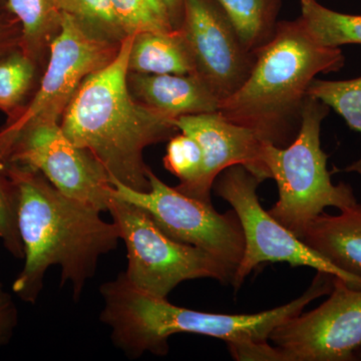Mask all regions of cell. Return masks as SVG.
<instances>
[{
    "mask_svg": "<svg viewBox=\"0 0 361 361\" xmlns=\"http://www.w3.org/2000/svg\"><path fill=\"white\" fill-rule=\"evenodd\" d=\"M18 190V226L23 267L13 291L35 304L51 266L61 268V285L70 284L75 301L94 278L99 259L121 240L116 223L106 222L96 207L56 189L39 171L6 164Z\"/></svg>",
    "mask_w": 361,
    "mask_h": 361,
    "instance_id": "cell-1",
    "label": "cell"
},
{
    "mask_svg": "<svg viewBox=\"0 0 361 361\" xmlns=\"http://www.w3.org/2000/svg\"><path fill=\"white\" fill-rule=\"evenodd\" d=\"M134 35L123 39L110 65L85 78L61 120L66 137L87 149L111 182L149 191L144 152L179 132L175 120L133 97L128 87L129 54Z\"/></svg>",
    "mask_w": 361,
    "mask_h": 361,
    "instance_id": "cell-2",
    "label": "cell"
},
{
    "mask_svg": "<svg viewBox=\"0 0 361 361\" xmlns=\"http://www.w3.org/2000/svg\"><path fill=\"white\" fill-rule=\"evenodd\" d=\"M334 276L317 272L312 284L291 302L255 314H219L180 307L140 290L125 273L101 285L104 306L99 319L111 330L114 345L130 360L145 353L167 355L169 338L190 334L215 337L230 344L269 341L273 330L300 314L315 299L327 295Z\"/></svg>",
    "mask_w": 361,
    "mask_h": 361,
    "instance_id": "cell-3",
    "label": "cell"
},
{
    "mask_svg": "<svg viewBox=\"0 0 361 361\" xmlns=\"http://www.w3.org/2000/svg\"><path fill=\"white\" fill-rule=\"evenodd\" d=\"M249 78L218 113L251 130L263 142L284 148L298 135L307 89L319 73L344 66L339 47L318 44L301 18L279 21L272 39L255 51Z\"/></svg>",
    "mask_w": 361,
    "mask_h": 361,
    "instance_id": "cell-4",
    "label": "cell"
},
{
    "mask_svg": "<svg viewBox=\"0 0 361 361\" xmlns=\"http://www.w3.org/2000/svg\"><path fill=\"white\" fill-rule=\"evenodd\" d=\"M329 109L307 96L294 141L284 148L267 142L261 147V160L279 191L278 201L268 212L299 239L325 209L341 210L357 202L353 188L344 183L334 185L327 170L329 156L322 148L320 132Z\"/></svg>",
    "mask_w": 361,
    "mask_h": 361,
    "instance_id": "cell-5",
    "label": "cell"
},
{
    "mask_svg": "<svg viewBox=\"0 0 361 361\" xmlns=\"http://www.w3.org/2000/svg\"><path fill=\"white\" fill-rule=\"evenodd\" d=\"M127 249L126 277L140 290L167 299L188 280L232 283L234 272L211 254L180 243L157 225L148 211L111 195L108 211Z\"/></svg>",
    "mask_w": 361,
    "mask_h": 361,
    "instance_id": "cell-6",
    "label": "cell"
},
{
    "mask_svg": "<svg viewBox=\"0 0 361 361\" xmlns=\"http://www.w3.org/2000/svg\"><path fill=\"white\" fill-rule=\"evenodd\" d=\"M123 42L106 39L71 14L63 13L61 32L49 47L37 92L20 115L6 121L0 129V146L35 126L61 123L82 82L110 65Z\"/></svg>",
    "mask_w": 361,
    "mask_h": 361,
    "instance_id": "cell-7",
    "label": "cell"
},
{
    "mask_svg": "<svg viewBox=\"0 0 361 361\" xmlns=\"http://www.w3.org/2000/svg\"><path fill=\"white\" fill-rule=\"evenodd\" d=\"M262 182L244 166L236 165L223 171L213 185L215 193L229 203L238 216L245 239L243 257L232 279L233 287L240 288L246 278L264 263H288L292 267L305 266L341 278L349 286L361 289L360 280L337 269L262 208L257 194Z\"/></svg>",
    "mask_w": 361,
    "mask_h": 361,
    "instance_id": "cell-8",
    "label": "cell"
},
{
    "mask_svg": "<svg viewBox=\"0 0 361 361\" xmlns=\"http://www.w3.org/2000/svg\"><path fill=\"white\" fill-rule=\"evenodd\" d=\"M149 191L111 182L113 194L148 211L168 236L211 254L234 272L243 257L245 239L235 211L220 214L212 203L180 193L148 170ZM234 277V276H233Z\"/></svg>",
    "mask_w": 361,
    "mask_h": 361,
    "instance_id": "cell-9",
    "label": "cell"
},
{
    "mask_svg": "<svg viewBox=\"0 0 361 361\" xmlns=\"http://www.w3.org/2000/svg\"><path fill=\"white\" fill-rule=\"evenodd\" d=\"M6 164L39 171L68 196L108 211L113 185L103 166L87 149L66 137L61 123H42L23 130L0 146Z\"/></svg>",
    "mask_w": 361,
    "mask_h": 361,
    "instance_id": "cell-10",
    "label": "cell"
},
{
    "mask_svg": "<svg viewBox=\"0 0 361 361\" xmlns=\"http://www.w3.org/2000/svg\"><path fill=\"white\" fill-rule=\"evenodd\" d=\"M285 361H355L361 345V289L334 278L329 298L273 330Z\"/></svg>",
    "mask_w": 361,
    "mask_h": 361,
    "instance_id": "cell-11",
    "label": "cell"
},
{
    "mask_svg": "<svg viewBox=\"0 0 361 361\" xmlns=\"http://www.w3.org/2000/svg\"><path fill=\"white\" fill-rule=\"evenodd\" d=\"M179 30L199 75L221 102L246 82L256 61L216 0H185Z\"/></svg>",
    "mask_w": 361,
    "mask_h": 361,
    "instance_id": "cell-12",
    "label": "cell"
},
{
    "mask_svg": "<svg viewBox=\"0 0 361 361\" xmlns=\"http://www.w3.org/2000/svg\"><path fill=\"white\" fill-rule=\"evenodd\" d=\"M175 125L180 133L196 140L202 149L200 173L187 186L175 187L180 193L212 203L215 180L226 169L236 165L244 166L259 179H270L261 160L263 141L251 130L229 122L218 111L180 116Z\"/></svg>",
    "mask_w": 361,
    "mask_h": 361,
    "instance_id": "cell-13",
    "label": "cell"
},
{
    "mask_svg": "<svg viewBox=\"0 0 361 361\" xmlns=\"http://www.w3.org/2000/svg\"><path fill=\"white\" fill-rule=\"evenodd\" d=\"M130 94L140 103L176 120L214 113L221 101L199 75L128 73Z\"/></svg>",
    "mask_w": 361,
    "mask_h": 361,
    "instance_id": "cell-14",
    "label": "cell"
},
{
    "mask_svg": "<svg viewBox=\"0 0 361 361\" xmlns=\"http://www.w3.org/2000/svg\"><path fill=\"white\" fill-rule=\"evenodd\" d=\"M339 212L320 214L300 239L337 269L361 281V204Z\"/></svg>",
    "mask_w": 361,
    "mask_h": 361,
    "instance_id": "cell-15",
    "label": "cell"
},
{
    "mask_svg": "<svg viewBox=\"0 0 361 361\" xmlns=\"http://www.w3.org/2000/svg\"><path fill=\"white\" fill-rule=\"evenodd\" d=\"M128 66L130 73L147 75L196 73L193 56L179 28L135 35Z\"/></svg>",
    "mask_w": 361,
    "mask_h": 361,
    "instance_id": "cell-16",
    "label": "cell"
},
{
    "mask_svg": "<svg viewBox=\"0 0 361 361\" xmlns=\"http://www.w3.org/2000/svg\"><path fill=\"white\" fill-rule=\"evenodd\" d=\"M6 9L20 23L21 49L44 70L49 47L61 32L59 0H6Z\"/></svg>",
    "mask_w": 361,
    "mask_h": 361,
    "instance_id": "cell-17",
    "label": "cell"
},
{
    "mask_svg": "<svg viewBox=\"0 0 361 361\" xmlns=\"http://www.w3.org/2000/svg\"><path fill=\"white\" fill-rule=\"evenodd\" d=\"M251 52L264 47L276 32L282 0H216Z\"/></svg>",
    "mask_w": 361,
    "mask_h": 361,
    "instance_id": "cell-18",
    "label": "cell"
},
{
    "mask_svg": "<svg viewBox=\"0 0 361 361\" xmlns=\"http://www.w3.org/2000/svg\"><path fill=\"white\" fill-rule=\"evenodd\" d=\"M42 70L23 49L0 56V111L7 120L20 115L39 87Z\"/></svg>",
    "mask_w": 361,
    "mask_h": 361,
    "instance_id": "cell-19",
    "label": "cell"
},
{
    "mask_svg": "<svg viewBox=\"0 0 361 361\" xmlns=\"http://www.w3.org/2000/svg\"><path fill=\"white\" fill-rule=\"evenodd\" d=\"M299 1L301 20L318 44L327 47L361 44V16L337 13L317 0Z\"/></svg>",
    "mask_w": 361,
    "mask_h": 361,
    "instance_id": "cell-20",
    "label": "cell"
},
{
    "mask_svg": "<svg viewBox=\"0 0 361 361\" xmlns=\"http://www.w3.org/2000/svg\"><path fill=\"white\" fill-rule=\"evenodd\" d=\"M307 96L315 97L334 109L351 130L361 134V77L350 80L314 78L308 87ZM344 171L361 175V158Z\"/></svg>",
    "mask_w": 361,
    "mask_h": 361,
    "instance_id": "cell-21",
    "label": "cell"
},
{
    "mask_svg": "<svg viewBox=\"0 0 361 361\" xmlns=\"http://www.w3.org/2000/svg\"><path fill=\"white\" fill-rule=\"evenodd\" d=\"M127 35L175 30L167 6L161 0H111Z\"/></svg>",
    "mask_w": 361,
    "mask_h": 361,
    "instance_id": "cell-22",
    "label": "cell"
},
{
    "mask_svg": "<svg viewBox=\"0 0 361 361\" xmlns=\"http://www.w3.org/2000/svg\"><path fill=\"white\" fill-rule=\"evenodd\" d=\"M63 13L73 16L92 30L114 42L128 37L111 0H59Z\"/></svg>",
    "mask_w": 361,
    "mask_h": 361,
    "instance_id": "cell-23",
    "label": "cell"
},
{
    "mask_svg": "<svg viewBox=\"0 0 361 361\" xmlns=\"http://www.w3.org/2000/svg\"><path fill=\"white\" fill-rule=\"evenodd\" d=\"M0 240L14 258L23 259L18 226V190L0 158Z\"/></svg>",
    "mask_w": 361,
    "mask_h": 361,
    "instance_id": "cell-24",
    "label": "cell"
},
{
    "mask_svg": "<svg viewBox=\"0 0 361 361\" xmlns=\"http://www.w3.org/2000/svg\"><path fill=\"white\" fill-rule=\"evenodd\" d=\"M164 165L179 179L177 188L189 185L199 175L202 166V149L190 135L178 133L169 140Z\"/></svg>",
    "mask_w": 361,
    "mask_h": 361,
    "instance_id": "cell-25",
    "label": "cell"
},
{
    "mask_svg": "<svg viewBox=\"0 0 361 361\" xmlns=\"http://www.w3.org/2000/svg\"><path fill=\"white\" fill-rule=\"evenodd\" d=\"M233 357L237 360L285 361L282 351L266 342H247L228 345Z\"/></svg>",
    "mask_w": 361,
    "mask_h": 361,
    "instance_id": "cell-26",
    "label": "cell"
},
{
    "mask_svg": "<svg viewBox=\"0 0 361 361\" xmlns=\"http://www.w3.org/2000/svg\"><path fill=\"white\" fill-rule=\"evenodd\" d=\"M18 325V311L13 296L0 280V348L11 341Z\"/></svg>",
    "mask_w": 361,
    "mask_h": 361,
    "instance_id": "cell-27",
    "label": "cell"
},
{
    "mask_svg": "<svg viewBox=\"0 0 361 361\" xmlns=\"http://www.w3.org/2000/svg\"><path fill=\"white\" fill-rule=\"evenodd\" d=\"M20 47V23L7 11L0 13V56Z\"/></svg>",
    "mask_w": 361,
    "mask_h": 361,
    "instance_id": "cell-28",
    "label": "cell"
},
{
    "mask_svg": "<svg viewBox=\"0 0 361 361\" xmlns=\"http://www.w3.org/2000/svg\"><path fill=\"white\" fill-rule=\"evenodd\" d=\"M161 1L167 6L173 25L175 26L176 30H178L182 25L185 0H161Z\"/></svg>",
    "mask_w": 361,
    "mask_h": 361,
    "instance_id": "cell-29",
    "label": "cell"
},
{
    "mask_svg": "<svg viewBox=\"0 0 361 361\" xmlns=\"http://www.w3.org/2000/svg\"><path fill=\"white\" fill-rule=\"evenodd\" d=\"M7 11L6 9V0H0V13ZM8 13V11H7Z\"/></svg>",
    "mask_w": 361,
    "mask_h": 361,
    "instance_id": "cell-30",
    "label": "cell"
},
{
    "mask_svg": "<svg viewBox=\"0 0 361 361\" xmlns=\"http://www.w3.org/2000/svg\"><path fill=\"white\" fill-rule=\"evenodd\" d=\"M355 360H361V345L360 346V348L356 350Z\"/></svg>",
    "mask_w": 361,
    "mask_h": 361,
    "instance_id": "cell-31",
    "label": "cell"
}]
</instances>
